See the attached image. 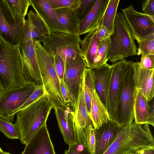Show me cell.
I'll list each match as a JSON object with an SVG mask.
<instances>
[{
  "label": "cell",
  "mask_w": 154,
  "mask_h": 154,
  "mask_svg": "<svg viewBox=\"0 0 154 154\" xmlns=\"http://www.w3.org/2000/svg\"><path fill=\"white\" fill-rule=\"evenodd\" d=\"M53 106L45 94L17 112L14 123L20 135V141L27 144L44 125Z\"/></svg>",
  "instance_id": "obj_1"
},
{
  "label": "cell",
  "mask_w": 154,
  "mask_h": 154,
  "mask_svg": "<svg viewBox=\"0 0 154 154\" xmlns=\"http://www.w3.org/2000/svg\"><path fill=\"white\" fill-rule=\"evenodd\" d=\"M149 146H154V139L149 125L134 122L119 127L114 140L103 154H129Z\"/></svg>",
  "instance_id": "obj_2"
},
{
  "label": "cell",
  "mask_w": 154,
  "mask_h": 154,
  "mask_svg": "<svg viewBox=\"0 0 154 154\" xmlns=\"http://www.w3.org/2000/svg\"><path fill=\"white\" fill-rule=\"evenodd\" d=\"M19 46L11 45L0 39V90L6 91L31 83L22 72Z\"/></svg>",
  "instance_id": "obj_3"
},
{
  "label": "cell",
  "mask_w": 154,
  "mask_h": 154,
  "mask_svg": "<svg viewBox=\"0 0 154 154\" xmlns=\"http://www.w3.org/2000/svg\"><path fill=\"white\" fill-rule=\"evenodd\" d=\"M137 48L130 28L123 14L117 12L113 30L109 38L106 59L113 63L137 55Z\"/></svg>",
  "instance_id": "obj_4"
},
{
  "label": "cell",
  "mask_w": 154,
  "mask_h": 154,
  "mask_svg": "<svg viewBox=\"0 0 154 154\" xmlns=\"http://www.w3.org/2000/svg\"><path fill=\"white\" fill-rule=\"evenodd\" d=\"M36 42L37 56L46 94L53 107L66 109L68 107L62 95L60 80L55 68L54 58L44 49L40 41L36 39Z\"/></svg>",
  "instance_id": "obj_5"
},
{
  "label": "cell",
  "mask_w": 154,
  "mask_h": 154,
  "mask_svg": "<svg viewBox=\"0 0 154 154\" xmlns=\"http://www.w3.org/2000/svg\"><path fill=\"white\" fill-rule=\"evenodd\" d=\"M133 62L127 61L117 103L114 122L119 127L133 122V108L136 90L133 78Z\"/></svg>",
  "instance_id": "obj_6"
},
{
  "label": "cell",
  "mask_w": 154,
  "mask_h": 154,
  "mask_svg": "<svg viewBox=\"0 0 154 154\" xmlns=\"http://www.w3.org/2000/svg\"><path fill=\"white\" fill-rule=\"evenodd\" d=\"M82 39L77 35L63 32H51L42 42L45 51L53 57L57 55L64 65L68 59L81 53Z\"/></svg>",
  "instance_id": "obj_7"
},
{
  "label": "cell",
  "mask_w": 154,
  "mask_h": 154,
  "mask_svg": "<svg viewBox=\"0 0 154 154\" xmlns=\"http://www.w3.org/2000/svg\"><path fill=\"white\" fill-rule=\"evenodd\" d=\"M25 18L11 10L5 0H0V36L12 46H18L25 37Z\"/></svg>",
  "instance_id": "obj_8"
},
{
  "label": "cell",
  "mask_w": 154,
  "mask_h": 154,
  "mask_svg": "<svg viewBox=\"0 0 154 154\" xmlns=\"http://www.w3.org/2000/svg\"><path fill=\"white\" fill-rule=\"evenodd\" d=\"M64 68L63 81L69 96L71 108L74 112L84 73L88 67L81 54L78 53L66 61Z\"/></svg>",
  "instance_id": "obj_9"
},
{
  "label": "cell",
  "mask_w": 154,
  "mask_h": 154,
  "mask_svg": "<svg viewBox=\"0 0 154 154\" xmlns=\"http://www.w3.org/2000/svg\"><path fill=\"white\" fill-rule=\"evenodd\" d=\"M38 85L31 83L6 91L0 90V118L13 122L16 111Z\"/></svg>",
  "instance_id": "obj_10"
},
{
  "label": "cell",
  "mask_w": 154,
  "mask_h": 154,
  "mask_svg": "<svg viewBox=\"0 0 154 154\" xmlns=\"http://www.w3.org/2000/svg\"><path fill=\"white\" fill-rule=\"evenodd\" d=\"M121 9L138 43L145 40L154 39V18L137 11L132 5Z\"/></svg>",
  "instance_id": "obj_11"
},
{
  "label": "cell",
  "mask_w": 154,
  "mask_h": 154,
  "mask_svg": "<svg viewBox=\"0 0 154 154\" xmlns=\"http://www.w3.org/2000/svg\"><path fill=\"white\" fill-rule=\"evenodd\" d=\"M36 39L25 38L19 45L22 57V72L28 82L43 85L42 78L37 56Z\"/></svg>",
  "instance_id": "obj_12"
},
{
  "label": "cell",
  "mask_w": 154,
  "mask_h": 154,
  "mask_svg": "<svg viewBox=\"0 0 154 154\" xmlns=\"http://www.w3.org/2000/svg\"><path fill=\"white\" fill-rule=\"evenodd\" d=\"M127 62L126 59H124L111 65L112 73L107 110L110 120L114 122L119 95L126 68Z\"/></svg>",
  "instance_id": "obj_13"
},
{
  "label": "cell",
  "mask_w": 154,
  "mask_h": 154,
  "mask_svg": "<svg viewBox=\"0 0 154 154\" xmlns=\"http://www.w3.org/2000/svg\"><path fill=\"white\" fill-rule=\"evenodd\" d=\"M89 69L94 89L108 110L112 73L111 65L106 63L99 67Z\"/></svg>",
  "instance_id": "obj_14"
},
{
  "label": "cell",
  "mask_w": 154,
  "mask_h": 154,
  "mask_svg": "<svg viewBox=\"0 0 154 154\" xmlns=\"http://www.w3.org/2000/svg\"><path fill=\"white\" fill-rule=\"evenodd\" d=\"M29 1L30 5L43 20L50 33H68L59 21L55 10L48 0H29Z\"/></svg>",
  "instance_id": "obj_15"
},
{
  "label": "cell",
  "mask_w": 154,
  "mask_h": 154,
  "mask_svg": "<svg viewBox=\"0 0 154 154\" xmlns=\"http://www.w3.org/2000/svg\"><path fill=\"white\" fill-rule=\"evenodd\" d=\"M133 78L135 88L150 102L154 95V69H149L142 67L139 62L132 63Z\"/></svg>",
  "instance_id": "obj_16"
},
{
  "label": "cell",
  "mask_w": 154,
  "mask_h": 154,
  "mask_svg": "<svg viewBox=\"0 0 154 154\" xmlns=\"http://www.w3.org/2000/svg\"><path fill=\"white\" fill-rule=\"evenodd\" d=\"M21 154H55L46 125L26 145Z\"/></svg>",
  "instance_id": "obj_17"
},
{
  "label": "cell",
  "mask_w": 154,
  "mask_h": 154,
  "mask_svg": "<svg viewBox=\"0 0 154 154\" xmlns=\"http://www.w3.org/2000/svg\"><path fill=\"white\" fill-rule=\"evenodd\" d=\"M146 98L136 89L134 104V122L137 124H148L154 127V102L151 105Z\"/></svg>",
  "instance_id": "obj_18"
},
{
  "label": "cell",
  "mask_w": 154,
  "mask_h": 154,
  "mask_svg": "<svg viewBox=\"0 0 154 154\" xmlns=\"http://www.w3.org/2000/svg\"><path fill=\"white\" fill-rule=\"evenodd\" d=\"M119 127L115 122L109 120L99 129H94V154H103L105 152L114 140Z\"/></svg>",
  "instance_id": "obj_19"
},
{
  "label": "cell",
  "mask_w": 154,
  "mask_h": 154,
  "mask_svg": "<svg viewBox=\"0 0 154 154\" xmlns=\"http://www.w3.org/2000/svg\"><path fill=\"white\" fill-rule=\"evenodd\" d=\"M58 126L65 142L69 145L74 143V112L69 107L66 109L54 106Z\"/></svg>",
  "instance_id": "obj_20"
},
{
  "label": "cell",
  "mask_w": 154,
  "mask_h": 154,
  "mask_svg": "<svg viewBox=\"0 0 154 154\" xmlns=\"http://www.w3.org/2000/svg\"><path fill=\"white\" fill-rule=\"evenodd\" d=\"M109 0H97L89 14L80 22L79 36L96 29L103 16Z\"/></svg>",
  "instance_id": "obj_21"
},
{
  "label": "cell",
  "mask_w": 154,
  "mask_h": 154,
  "mask_svg": "<svg viewBox=\"0 0 154 154\" xmlns=\"http://www.w3.org/2000/svg\"><path fill=\"white\" fill-rule=\"evenodd\" d=\"M25 21V37L38 39L42 42L50 32L43 20L36 12L31 10Z\"/></svg>",
  "instance_id": "obj_22"
},
{
  "label": "cell",
  "mask_w": 154,
  "mask_h": 154,
  "mask_svg": "<svg viewBox=\"0 0 154 154\" xmlns=\"http://www.w3.org/2000/svg\"><path fill=\"white\" fill-rule=\"evenodd\" d=\"M101 42L97 38L96 29L88 33L82 41L81 54L89 69L94 68L95 56Z\"/></svg>",
  "instance_id": "obj_23"
},
{
  "label": "cell",
  "mask_w": 154,
  "mask_h": 154,
  "mask_svg": "<svg viewBox=\"0 0 154 154\" xmlns=\"http://www.w3.org/2000/svg\"><path fill=\"white\" fill-rule=\"evenodd\" d=\"M94 129H98L110 120L108 111L94 89L91 102L90 116Z\"/></svg>",
  "instance_id": "obj_24"
},
{
  "label": "cell",
  "mask_w": 154,
  "mask_h": 154,
  "mask_svg": "<svg viewBox=\"0 0 154 154\" xmlns=\"http://www.w3.org/2000/svg\"><path fill=\"white\" fill-rule=\"evenodd\" d=\"M54 10L59 21L68 33L78 35L80 22L77 16V10Z\"/></svg>",
  "instance_id": "obj_25"
},
{
  "label": "cell",
  "mask_w": 154,
  "mask_h": 154,
  "mask_svg": "<svg viewBox=\"0 0 154 154\" xmlns=\"http://www.w3.org/2000/svg\"><path fill=\"white\" fill-rule=\"evenodd\" d=\"M73 120L74 124L81 128H85L88 125L93 124L86 106L82 82L74 111Z\"/></svg>",
  "instance_id": "obj_26"
},
{
  "label": "cell",
  "mask_w": 154,
  "mask_h": 154,
  "mask_svg": "<svg viewBox=\"0 0 154 154\" xmlns=\"http://www.w3.org/2000/svg\"><path fill=\"white\" fill-rule=\"evenodd\" d=\"M120 0H109L104 14L98 25L105 26L110 35L113 32L114 23Z\"/></svg>",
  "instance_id": "obj_27"
},
{
  "label": "cell",
  "mask_w": 154,
  "mask_h": 154,
  "mask_svg": "<svg viewBox=\"0 0 154 154\" xmlns=\"http://www.w3.org/2000/svg\"><path fill=\"white\" fill-rule=\"evenodd\" d=\"M82 82L86 106L88 113L90 117L91 100L94 88L90 70L88 68L86 69L84 71Z\"/></svg>",
  "instance_id": "obj_28"
},
{
  "label": "cell",
  "mask_w": 154,
  "mask_h": 154,
  "mask_svg": "<svg viewBox=\"0 0 154 154\" xmlns=\"http://www.w3.org/2000/svg\"><path fill=\"white\" fill-rule=\"evenodd\" d=\"M10 9L19 16L25 18L30 3L29 0H5Z\"/></svg>",
  "instance_id": "obj_29"
},
{
  "label": "cell",
  "mask_w": 154,
  "mask_h": 154,
  "mask_svg": "<svg viewBox=\"0 0 154 154\" xmlns=\"http://www.w3.org/2000/svg\"><path fill=\"white\" fill-rule=\"evenodd\" d=\"M0 131L8 138L20 139V132L14 123L0 118Z\"/></svg>",
  "instance_id": "obj_30"
},
{
  "label": "cell",
  "mask_w": 154,
  "mask_h": 154,
  "mask_svg": "<svg viewBox=\"0 0 154 154\" xmlns=\"http://www.w3.org/2000/svg\"><path fill=\"white\" fill-rule=\"evenodd\" d=\"M84 143L91 154H94L95 138L93 124L81 128Z\"/></svg>",
  "instance_id": "obj_31"
},
{
  "label": "cell",
  "mask_w": 154,
  "mask_h": 154,
  "mask_svg": "<svg viewBox=\"0 0 154 154\" xmlns=\"http://www.w3.org/2000/svg\"><path fill=\"white\" fill-rule=\"evenodd\" d=\"M109 38L103 40L98 47L94 58V68L99 67L107 63L106 56Z\"/></svg>",
  "instance_id": "obj_32"
},
{
  "label": "cell",
  "mask_w": 154,
  "mask_h": 154,
  "mask_svg": "<svg viewBox=\"0 0 154 154\" xmlns=\"http://www.w3.org/2000/svg\"><path fill=\"white\" fill-rule=\"evenodd\" d=\"M54 9L67 8L78 10L81 0H48Z\"/></svg>",
  "instance_id": "obj_33"
},
{
  "label": "cell",
  "mask_w": 154,
  "mask_h": 154,
  "mask_svg": "<svg viewBox=\"0 0 154 154\" xmlns=\"http://www.w3.org/2000/svg\"><path fill=\"white\" fill-rule=\"evenodd\" d=\"M97 0H81V4L77 11V16L81 22L89 14Z\"/></svg>",
  "instance_id": "obj_34"
},
{
  "label": "cell",
  "mask_w": 154,
  "mask_h": 154,
  "mask_svg": "<svg viewBox=\"0 0 154 154\" xmlns=\"http://www.w3.org/2000/svg\"><path fill=\"white\" fill-rule=\"evenodd\" d=\"M137 54L141 56L154 54V39L145 40L138 43Z\"/></svg>",
  "instance_id": "obj_35"
},
{
  "label": "cell",
  "mask_w": 154,
  "mask_h": 154,
  "mask_svg": "<svg viewBox=\"0 0 154 154\" xmlns=\"http://www.w3.org/2000/svg\"><path fill=\"white\" fill-rule=\"evenodd\" d=\"M46 94L43 85H38L33 92L22 106L16 111V113L28 106L38 98Z\"/></svg>",
  "instance_id": "obj_36"
},
{
  "label": "cell",
  "mask_w": 154,
  "mask_h": 154,
  "mask_svg": "<svg viewBox=\"0 0 154 154\" xmlns=\"http://www.w3.org/2000/svg\"><path fill=\"white\" fill-rule=\"evenodd\" d=\"M139 63L143 68L149 69H154V54L141 56Z\"/></svg>",
  "instance_id": "obj_37"
},
{
  "label": "cell",
  "mask_w": 154,
  "mask_h": 154,
  "mask_svg": "<svg viewBox=\"0 0 154 154\" xmlns=\"http://www.w3.org/2000/svg\"><path fill=\"white\" fill-rule=\"evenodd\" d=\"M143 13L154 18V0L143 1L142 5Z\"/></svg>",
  "instance_id": "obj_38"
},
{
  "label": "cell",
  "mask_w": 154,
  "mask_h": 154,
  "mask_svg": "<svg viewBox=\"0 0 154 154\" xmlns=\"http://www.w3.org/2000/svg\"><path fill=\"white\" fill-rule=\"evenodd\" d=\"M67 150L69 154H91L87 148L81 144L69 145Z\"/></svg>",
  "instance_id": "obj_39"
},
{
  "label": "cell",
  "mask_w": 154,
  "mask_h": 154,
  "mask_svg": "<svg viewBox=\"0 0 154 154\" xmlns=\"http://www.w3.org/2000/svg\"><path fill=\"white\" fill-rule=\"evenodd\" d=\"M55 68L60 80L63 81L64 72V65L60 57L57 55L53 57Z\"/></svg>",
  "instance_id": "obj_40"
},
{
  "label": "cell",
  "mask_w": 154,
  "mask_h": 154,
  "mask_svg": "<svg viewBox=\"0 0 154 154\" xmlns=\"http://www.w3.org/2000/svg\"><path fill=\"white\" fill-rule=\"evenodd\" d=\"M60 84L62 95L65 103L67 107L71 108L69 96L62 81L60 80Z\"/></svg>",
  "instance_id": "obj_41"
},
{
  "label": "cell",
  "mask_w": 154,
  "mask_h": 154,
  "mask_svg": "<svg viewBox=\"0 0 154 154\" xmlns=\"http://www.w3.org/2000/svg\"><path fill=\"white\" fill-rule=\"evenodd\" d=\"M96 30L102 41L109 38L110 35L106 28L102 25H98Z\"/></svg>",
  "instance_id": "obj_42"
},
{
  "label": "cell",
  "mask_w": 154,
  "mask_h": 154,
  "mask_svg": "<svg viewBox=\"0 0 154 154\" xmlns=\"http://www.w3.org/2000/svg\"><path fill=\"white\" fill-rule=\"evenodd\" d=\"M136 151L139 154H154V146L141 147Z\"/></svg>",
  "instance_id": "obj_43"
},
{
  "label": "cell",
  "mask_w": 154,
  "mask_h": 154,
  "mask_svg": "<svg viewBox=\"0 0 154 154\" xmlns=\"http://www.w3.org/2000/svg\"><path fill=\"white\" fill-rule=\"evenodd\" d=\"M5 152H4L3 150L2 149L1 147H0V154H4Z\"/></svg>",
  "instance_id": "obj_44"
},
{
  "label": "cell",
  "mask_w": 154,
  "mask_h": 154,
  "mask_svg": "<svg viewBox=\"0 0 154 154\" xmlns=\"http://www.w3.org/2000/svg\"><path fill=\"white\" fill-rule=\"evenodd\" d=\"M129 154H139L136 151H134Z\"/></svg>",
  "instance_id": "obj_45"
},
{
  "label": "cell",
  "mask_w": 154,
  "mask_h": 154,
  "mask_svg": "<svg viewBox=\"0 0 154 154\" xmlns=\"http://www.w3.org/2000/svg\"><path fill=\"white\" fill-rule=\"evenodd\" d=\"M64 154H69L67 150H65Z\"/></svg>",
  "instance_id": "obj_46"
},
{
  "label": "cell",
  "mask_w": 154,
  "mask_h": 154,
  "mask_svg": "<svg viewBox=\"0 0 154 154\" xmlns=\"http://www.w3.org/2000/svg\"><path fill=\"white\" fill-rule=\"evenodd\" d=\"M4 154H11V153H10L8 152H5Z\"/></svg>",
  "instance_id": "obj_47"
},
{
  "label": "cell",
  "mask_w": 154,
  "mask_h": 154,
  "mask_svg": "<svg viewBox=\"0 0 154 154\" xmlns=\"http://www.w3.org/2000/svg\"><path fill=\"white\" fill-rule=\"evenodd\" d=\"M0 39H1L0 36Z\"/></svg>",
  "instance_id": "obj_48"
}]
</instances>
